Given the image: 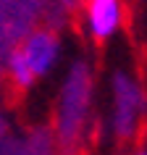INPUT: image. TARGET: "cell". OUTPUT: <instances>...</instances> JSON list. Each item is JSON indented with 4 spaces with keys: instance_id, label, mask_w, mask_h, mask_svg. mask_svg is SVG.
Returning a JSON list of instances; mask_svg holds the SVG:
<instances>
[{
    "instance_id": "obj_1",
    "label": "cell",
    "mask_w": 147,
    "mask_h": 155,
    "mask_svg": "<svg viewBox=\"0 0 147 155\" xmlns=\"http://www.w3.org/2000/svg\"><path fill=\"white\" fill-rule=\"evenodd\" d=\"M60 61V40L47 29L32 32L13 53L8 55V79L18 90H29L50 76Z\"/></svg>"
},
{
    "instance_id": "obj_5",
    "label": "cell",
    "mask_w": 147,
    "mask_h": 155,
    "mask_svg": "<svg viewBox=\"0 0 147 155\" xmlns=\"http://www.w3.org/2000/svg\"><path fill=\"white\" fill-rule=\"evenodd\" d=\"M131 155H147V153H145V150H142V147H139V150H134V153H131Z\"/></svg>"
},
{
    "instance_id": "obj_4",
    "label": "cell",
    "mask_w": 147,
    "mask_h": 155,
    "mask_svg": "<svg viewBox=\"0 0 147 155\" xmlns=\"http://www.w3.org/2000/svg\"><path fill=\"white\" fill-rule=\"evenodd\" d=\"M87 79L82 82V90H76V68L71 71V76H66L63 84V95H60V113H58V126H60V134H63L68 142L76 139V134L82 131L84 124V110H79V103H90V92H87Z\"/></svg>"
},
{
    "instance_id": "obj_3",
    "label": "cell",
    "mask_w": 147,
    "mask_h": 155,
    "mask_svg": "<svg viewBox=\"0 0 147 155\" xmlns=\"http://www.w3.org/2000/svg\"><path fill=\"white\" fill-rule=\"evenodd\" d=\"M123 24V0H84V26L92 40L105 42Z\"/></svg>"
},
{
    "instance_id": "obj_2",
    "label": "cell",
    "mask_w": 147,
    "mask_h": 155,
    "mask_svg": "<svg viewBox=\"0 0 147 155\" xmlns=\"http://www.w3.org/2000/svg\"><path fill=\"white\" fill-rule=\"evenodd\" d=\"M110 129L118 139H131L142 118V87L129 71H116L110 76Z\"/></svg>"
}]
</instances>
